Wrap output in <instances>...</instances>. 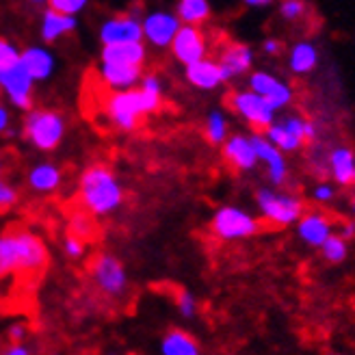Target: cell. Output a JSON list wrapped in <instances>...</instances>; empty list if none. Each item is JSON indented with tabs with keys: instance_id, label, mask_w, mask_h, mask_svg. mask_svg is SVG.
I'll list each match as a JSON object with an SVG mask.
<instances>
[{
	"instance_id": "cell-1",
	"label": "cell",
	"mask_w": 355,
	"mask_h": 355,
	"mask_svg": "<svg viewBox=\"0 0 355 355\" xmlns=\"http://www.w3.org/2000/svg\"><path fill=\"white\" fill-rule=\"evenodd\" d=\"M126 191L111 167L102 163L89 165L78 180V202L85 212L96 217H109L121 208Z\"/></svg>"
},
{
	"instance_id": "cell-2",
	"label": "cell",
	"mask_w": 355,
	"mask_h": 355,
	"mask_svg": "<svg viewBox=\"0 0 355 355\" xmlns=\"http://www.w3.org/2000/svg\"><path fill=\"white\" fill-rule=\"evenodd\" d=\"M48 264V247L28 230L0 234V279L15 275H37Z\"/></svg>"
},
{
	"instance_id": "cell-3",
	"label": "cell",
	"mask_w": 355,
	"mask_h": 355,
	"mask_svg": "<svg viewBox=\"0 0 355 355\" xmlns=\"http://www.w3.org/2000/svg\"><path fill=\"white\" fill-rule=\"evenodd\" d=\"M163 96H156L144 89H128V92H111L104 100V113L115 128L130 132L139 126V121L150 113L161 111Z\"/></svg>"
},
{
	"instance_id": "cell-4",
	"label": "cell",
	"mask_w": 355,
	"mask_h": 355,
	"mask_svg": "<svg viewBox=\"0 0 355 355\" xmlns=\"http://www.w3.org/2000/svg\"><path fill=\"white\" fill-rule=\"evenodd\" d=\"M67 130L65 117L55 109H33L24 115L22 132L28 144L40 152H52L61 146Z\"/></svg>"
},
{
	"instance_id": "cell-5",
	"label": "cell",
	"mask_w": 355,
	"mask_h": 355,
	"mask_svg": "<svg viewBox=\"0 0 355 355\" xmlns=\"http://www.w3.org/2000/svg\"><path fill=\"white\" fill-rule=\"evenodd\" d=\"M264 139L282 154L297 152L299 148H304L306 144L316 139V128L312 121L304 117L288 115L279 121H273V126L269 130H264Z\"/></svg>"
},
{
	"instance_id": "cell-6",
	"label": "cell",
	"mask_w": 355,
	"mask_h": 355,
	"mask_svg": "<svg viewBox=\"0 0 355 355\" xmlns=\"http://www.w3.org/2000/svg\"><path fill=\"white\" fill-rule=\"evenodd\" d=\"M210 230L219 241H243L260 232V221L239 206H221L210 221Z\"/></svg>"
},
{
	"instance_id": "cell-7",
	"label": "cell",
	"mask_w": 355,
	"mask_h": 355,
	"mask_svg": "<svg viewBox=\"0 0 355 355\" xmlns=\"http://www.w3.org/2000/svg\"><path fill=\"white\" fill-rule=\"evenodd\" d=\"M256 202L260 215L273 225H293L304 215V202L291 193H279L273 189H258Z\"/></svg>"
},
{
	"instance_id": "cell-8",
	"label": "cell",
	"mask_w": 355,
	"mask_h": 355,
	"mask_svg": "<svg viewBox=\"0 0 355 355\" xmlns=\"http://www.w3.org/2000/svg\"><path fill=\"white\" fill-rule=\"evenodd\" d=\"M89 271H92V279L98 286L100 293H104L106 297H123L128 293V271L123 262L113 256V254H98L94 260H92V266H89Z\"/></svg>"
},
{
	"instance_id": "cell-9",
	"label": "cell",
	"mask_w": 355,
	"mask_h": 355,
	"mask_svg": "<svg viewBox=\"0 0 355 355\" xmlns=\"http://www.w3.org/2000/svg\"><path fill=\"white\" fill-rule=\"evenodd\" d=\"M230 106L236 111L252 128L256 130H269L275 121V111L266 104L260 96H256L250 89H241V92H232L230 96Z\"/></svg>"
},
{
	"instance_id": "cell-10",
	"label": "cell",
	"mask_w": 355,
	"mask_h": 355,
	"mask_svg": "<svg viewBox=\"0 0 355 355\" xmlns=\"http://www.w3.org/2000/svg\"><path fill=\"white\" fill-rule=\"evenodd\" d=\"M180 20L173 11L154 9L141 17V33H144V44L154 48H169L175 33L180 31Z\"/></svg>"
},
{
	"instance_id": "cell-11",
	"label": "cell",
	"mask_w": 355,
	"mask_h": 355,
	"mask_svg": "<svg viewBox=\"0 0 355 355\" xmlns=\"http://www.w3.org/2000/svg\"><path fill=\"white\" fill-rule=\"evenodd\" d=\"M100 42H102V48L144 42L141 17L137 13H119V15L106 17L100 24Z\"/></svg>"
},
{
	"instance_id": "cell-12",
	"label": "cell",
	"mask_w": 355,
	"mask_h": 355,
	"mask_svg": "<svg viewBox=\"0 0 355 355\" xmlns=\"http://www.w3.org/2000/svg\"><path fill=\"white\" fill-rule=\"evenodd\" d=\"M33 78L26 74V69L20 63L0 72V92L5 94L7 102L15 106L17 111H33Z\"/></svg>"
},
{
	"instance_id": "cell-13",
	"label": "cell",
	"mask_w": 355,
	"mask_h": 355,
	"mask_svg": "<svg viewBox=\"0 0 355 355\" xmlns=\"http://www.w3.org/2000/svg\"><path fill=\"white\" fill-rule=\"evenodd\" d=\"M169 48H171L173 59L178 63H182L184 67L206 59L208 55L206 35L202 33V28H195V26H180V31L175 33Z\"/></svg>"
},
{
	"instance_id": "cell-14",
	"label": "cell",
	"mask_w": 355,
	"mask_h": 355,
	"mask_svg": "<svg viewBox=\"0 0 355 355\" xmlns=\"http://www.w3.org/2000/svg\"><path fill=\"white\" fill-rule=\"evenodd\" d=\"M250 92L260 96L273 111H282L293 102V89L284 80L275 78L269 72H254L250 76Z\"/></svg>"
},
{
	"instance_id": "cell-15",
	"label": "cell",
	"mask_w": 355,
	"mask_h": 355,
	"mask_svg": "<svg viewBox=\"0 0 355 355\" xmlns=\"http://www.w3.org/2000/svg\"><path fill=\"white\" fill-rule=\"evenodd\" d=\"M223 161L236 171H252L258 165V156L252 146V137L247 135H230L221 146Z\"/></svg>"
},
{
	"instance_id": "cell-16",
	"label": "cell",
	"mask_w": 355,
	"mask_h": 355,
	"mask_svg": "<svg viewBox=\"0 0 355 355\" xmlns=\"http://www.w3.org/2000/svg\"><path fill=\"white\" fill-rule=\"evenodd\" d=\"M20 65L26 69L33 83H44L55 74L57 59L46 46H28L20 52Z\"/></svg>"
},
{
	"instance_id": "cell-17",
	"label": "cell",
	"mask_w": 355,
	"mask_h": 355,
	"mask_svg": "<svg viewBox=\"0 0 355 355\" xmlns=\"http://www.w3.org/2000/svg\"><path fill=\"white\" fill-rule=\"evenodd\" d=\"M252 146L256 150L258 163L266 165V175H269V180L273 184L286 182L288 165H286V158H284V154L277 148H273L269 141L264 139V135H252Z\"/></svg>"
},
{
	"instance_id": "cell-18",
	"label": "cell",
	"mask_w": 355,
	"mask_h": 355,
	"mask_svg": "<svg viewBox=\"0 0 355 355\" xmlns=\"http://www.w3.org/2000/svg\"><path fill=\"white\" fill-rule=\"evenodd\" d=\"M219 67H221V74L223 80H232L236 76H243L252 69L254 63V50L247 46V44H227L221 55H219Z\"/></svg>"
},
{
	"instance_id": "cell-19",
	"label": "cell",
	"mask_w": 355,
	"mask_h": 355,
	"mask_svg": "<svg viewBox=\"0 0 355 355\" xmlns=\"http://www.w3.org/2000/svg\"><path fill=\"white\" fill-rule=\"evenodd\" d=\"M297 234L310 247H323V243L331 236V221L323 212H304L297 221Z\"/></svg>"
},
{
	"instance_id": "cell-20",
	"label": "cell",
	"mask_w": 355,
	"mask_h": 355,
	"mask_svg": "<svg viewBox=\"0 0 355 355\" xmlns=\"http://www.w3.org/2000/svg\"><path fill=\"white\" fill-rule=\"evenodd\" d=\"M100 80L111 89V92H128L135 89L144 76V67H126V65H111L100 63Z\"/></svg>"
},
{
	"instance_id": "cell-21",
	"label": "cell",
	"mask_w": 355,
	"mask_h": 355,
	"mask_svg": "<svg viewBox=\"0 0 355 355\" xmlns=\"http://www.w3.org/2000/svg\"><path fill=\"white\" fill-rule=\"evenodd\" d=\"M184 76L189 85H193L195 89H202V92H212V89H217L225 83L219 63L208 57L184 67Z\"/></svg>"
},
{
	"instance_id": "cell-22",
	"label": "cell",
	"mask_w": 355,
	"mask_h": 355,
	"mask_svg": "<svg viewBox=\"0 0 355 355\" xmlns=\"http://www.w3.org/2000/svg\"><path fill=\"white\" fill-rule=\"evenodd\" d=\"M146 44H121V46H106L102 48V63L111 65H126V67H144L146 63Z\"/></svg>"
},
{
	"instance_id": "cell-23",
	"label": "cell",
	"mask_w": 355,
	"mask_h": 355,
	"mask_svg": "<svg viewBox=\"0 0 355 355\" xmlns=\"http://www.w3.org/2000/svg\"><path fill=\"white\" fill-rule=\"evenodd\" d=\"M61 180H63V173L61 169L55 165V163H37L28 169V175H26V182L28 187L35 191V193H42V195H48V193H55L59 187H61Z\"/></svg>"
},
{
	"instance_id": "cell-24",
	"label": "cell",
	"mask_w": 355,
	"mask_h": 355,
	"mask_svg": "<svg viewBox=\"0 0 355 355\" xmlns=\"http://www.w3.org/2000/svg\"><path fill=\"white\" fill-rule=\"evenodd\" d=\"M158 355H202L198 340L184 329H169L158 343Z\"/></svg>"
},
{
	"instance_id": "cell-25",
	"label": "cell",
	"mask_w": 355,
	"mask_h": 355,
	"mask_svg": "<svg viewBox=\"0 0 355 355\" xmlns=\"http://www.w3.org/2000/svg\"><path fill=\"white\" fill-rule=\"evenodd\" d=\"M76 17H67V15H61L52 9H46L42 13V24H40V37L46 42V44H55L59 40H63L65 35L74 33L76 28Z\"/></svg>"
},
{
	"instance_id": "cell-26",
	"label": "cell",
	"mask_w": 355,
	"mask_h": 355,
	"mask_svg": "<svg viewBox=\"0 0 355 355\" xmlns=\"http://www.w3.org/2000/svg\"><path fill=\"white\" fill-rule=\"evenodd\" d=\"M329 169L340 187H355V152L351 148H336L329 154Z\"/></svg>"
},
{
	"instance_id": "cell-27",
	"label": "cell",
	"mask_w": 355,
	"mask_h": 355,
	"mask_svg": "<svg viewBox=\"0 0 355 355\" xmlns=\"http://www.w3.org/2000/svg\"><path fill=\"white\" fill-rule=\"evenodd\" d=\"M212 9L208 0H180L175 5V17L180 20L182 26H195L200 28L210 17Z\"/></svg>"
},
{
	"instance_id": "cell-28",
	"label": "cell",
	"mask_w": 355,
	"mask_h": 355,
	"mask_svg": "<svg viewBox=\"0 0 355 355\" xmlns=\"http://www.w3.org/2000/svg\"><path fill=\"white\" fill-rule=\"evenodd\" d=\"M318 63V50L310 42H299L291 48L288 65L295 74H310Z\"/></svg>"
},
{
	"instance_id": "cell-29",
	"label": "cell",
	"mask_w": 355,
	"mask_h": 355,
	"mask_svg": "<svg viewBox=\"0 0 355 355\" xmlns=\"http://www.w3.org/2000/svg\"><path fill=\"white\" fill-rule=\"evenodd\" d=\"M204 135H206V141L210 146H223L225 144V139L230 137V123H227V117L223 111L215 109V111L208 113L206 123H204Z\"/></svg>"
},
{
	"instance_id": "cell-30",
	"label": "cell",
	"mask_w": 355,
	"mask_h": 355,
	"mask_svg": "<svg viewBox=\"0 0 355 355\" xmlns=\"http://www.w3.org/2000/svg\"><path fill=\"white\" fill-rule=\"evenodd\" d=\"M67 230H69L67 232L69 236H76L87 243L96 236V221L89 212L76 210L74 215H69V219H67Z\"/></svg>"
},
{
	"instance_id": "cell-31",
	"label": "cell",
	"mask_w": 355,
	"mask_h": 355,
	"mask_svg": "<svg viewBox=\"0 0 355 355\" xmlns=\"http://www.w3.org/2000/svg\"><path fill=\"white\" fill-rule=\"evenodd\" d=\"M323 256H325V260L327 262H331V264H338V262H343L345 258H347V254H349V247H347V243L338 236V234H331L325 243H323Z\"/></svg>"
},
{
	"instance_id": "cell-32",
	"label": "cell",
	"mask_w": 355,
	"mask_h": 355,
	"mask_svg": "<svg viewBox=\"0 0 355 355\" xmlns=\"http://www.w3.org/2000/svg\"><path fill=\"white\" fill-rule=\"evenodd\" d=\"M15 63H20V48L13 42L0 37V72L13 67Z\"/></svg>"
},
{
	"instance_id": "cell-33",
	"label": "cell",
	"mask_w": 355,
	"mask_h": 355,
	"mask_svg": "<svg viewBox=\"0 0 355 355\" xmlns=\"http://www.w3.org/2000/svg\"><path fill=\"white\" fill-rule=\"evenodd\" d=\"M48 9L57 11L61 15H67V17H76L78 13L87 9V0H50Z\"/></svg>"
},
{
	"instance_id": "cell-34",
	"label": "cell",
	"mask_w": 355,
	"mask_h": 355,
	"mask_svg": "<svg viewBox=\"0 0 355 355\" xmlns=\"http://www.w3.org/2000/svg\"><path fill=\"white\" fill-rule=\"evenodd\" d=\"M175 308L184 318H193L195 312H198V299H195V295L191 291L180 288L175 293Z\"/></svg>"
},
{
	"instance_id": "cell-35",
	"label": "cell",
	"mask_w": 355,
	"mask_h": 355,
	"mask_svg": "<svg viewBox=\"0 0 355 355\" xmlns=\"http://www.w3.org/2000/svg\"><path fill=\"white\" fill-rule=\"evenodd\" d=\"M17 200H20V193H17V189L5 180H0V212L5 210H11Z\"/></svg>"
},
{
	"instance_id": "cell-36",
	"label": "cell",
	"mask_w": 355,
	"mask_h": 355,
	"mask_svg": "<svg viewBox=\"0 0 355 355\" xmlns=\"http://www.w3.org/2000/svg\"><path fill=\"white\" fill-rule=\"evenodd\" d=\"M279 13L284 20H299V17H304L306 13V3H301V0H286V3L279 5Z\"/></svg>"
},
{
	"instance_id": "cell-37",
	"label": "cell",
	"mask_w": 355,
	"mask_h": 355,
	"mask_svg": "<svg viewBox=\"0 0 355 355\" xmlns=\"http://www.w3.org/2000/svg\"><path fill=\"white\" fill-rule=\"evenodd\" d=\"M63 252H65L67 258L78 260V258H83L85 252H87V243L80 241V239H76V236H69V234H67V236L63 239Z\"/></svg>"
},
{
	"instance_id": "cell-38",
	"label": "cell",
	"mask_w": 355,
	"mask_h": 355,
	"mask_svg": "<svg viewBox=\"0 0 355 355\" xmlns=\"http://www.w3.org/2000/svg\"><path fill=\"white\" fill-rule=\"evenodd\" d=\"M312 198H314L316 202H329V200L336 198V189H334L329 182H321V184H318V187L314 189Z\"/></svg>"
},
{
	"instance_id": "cell-39",
	"label": "cell",
	"mask_w": 355,
	"mask_h": 355,
	"mask_svg": "<svg viewBox=\"0 0 355 355\" xmlns=\"http://www.w3.org/2000/svg\"><path fill=\"white\" fill-rule=\"evenodd\" d=\"M7 336L11 345H24V338H26V325L22 323H13L9 329H7Z\"/></svg>"
},
{
	"instance_id": "cell-40",
	"label": "cell",
	"mask_w": 355,
	"mask_h": 355,
	"mask_svg": "<svg viewBox=\"0 0 355 355\" xmlns=\"http://www.w3.org/2000/svg\"><path fill=\"white\" fill-rule=\"evenodd\" d=\"M11 128V113H9V106L0 102V135L9 132Z\"/></svg>"
},
{
	"instance_id": "cell-41",
	"label": "cell",
	"mask_w": 355,
	"mask_h": 355,
	"mask_svg": "<svg viewBox=\"0 0 355 355\" xmlns=\"http://www.w3.org/2000/svg\"><path fill=\"white\" fill-rule=\"evenodd\" d=\"M0 355H33V351L26 345H9L0 351Z\"/></svg>"
},
{
	"instance_id": "cell-42",
	"label": "cell",
	"mask_w": 355,
	"mask_h": 355,
	"mask_svg": "<svg viewBox=\"0 0 355 355\" xmlns=\"http://www.w3.org/2000/svg\"><path fill=\"white\" fill-rule=\"evenodd\" d=\"M282 42L279 40H266L264 44H262V50L266 52V55H271V57H275V55H279L282 52Z\"/></svg>"
},
{
	"instance_id": "cell-43",
	"label": "cell",
	"mask_w": 355,
	"mask_h": 355,
	"mask_svg": "<svg viewBox=\"0 0 355 355\" xmlns=\"http://www.w3.org/2000/svg\"><path fill=\"white\" fill-rule=\"evenodd\" d=\"M345 243L349 241V239H353L355 236V221H347V223H343V227H340V234H338Z\"/></svg>"
},
{
	"instance_id": "cell-44",
	"label": "cell",
	"mask_w": 355,
	"mask_h": 355,
	"mask_svg": "<svg viewBox=\"0 0 355 355\" xmlns=\"http://www.w3.org/2000/svg\"><path fill=\"white\" fill-rule=\"evenodd\" d=\"M247 7H269V0H247Z\"/></svg>"
},
{
	"instance_id": "cell-45",
	"label": "cell",
	"mask_w": 355,
	"mask_h": 355,
	"mask_svg": "<svg viewBox=\"0 0 355 355\" xmlns=\"http://www.w3.org/2000/svg\"><path fill=\"white\" fill-rule=\"evenodd\" d=\"M3 171H5V163H3V158H0V180H3Z\"/></svg>"
},
{
	"instance_id": "cell-46",
	"label": "cell",
	"mask_w": 355,
	"mask_h": 355,
	"mask_svg": "<svg viewBox=\"0 0 355 355\" xmlns=\"http://www.w3.org/2000/svg\"><path fill=\"white\" fill-rule=\"evenodd\" d=\"M351 210H353V215H355V198H353V202H351Z\"/></svg>"
}]
</instances>
